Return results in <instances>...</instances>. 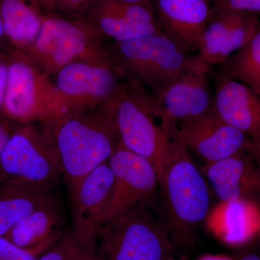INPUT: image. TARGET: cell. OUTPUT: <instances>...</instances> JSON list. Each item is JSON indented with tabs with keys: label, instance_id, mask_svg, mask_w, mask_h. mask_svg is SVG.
Here are the masks:
<instances>
[{
	"label": "cell",
	"instance_id": "cell-35",
	"mask_svg": "<svg viewBox=\"0 0 260 260\" xmlns=\"http://www.w3.org/2000/svg\"><path fill=\"white\" fill-rule=\"evenodd\" d=\"M5 36L4 28H3V20H2L1 13H0V40Z\"/></svg>",
	"mask_w": 260,
	"mask_h": 260
},
{
	"label": "cell",
	"instance_id": "cell-2",
	"mask_svg": "<svg viewBox=\"0 0 260 260\" xmlns=\"http://www.w3.org/2000/svg\"><path fill=\"white\" fill-rule=\"evenodd\" d=\"M113 104L121 145L148 160L159 179L173 145L181 137L177 123L153 93L126 80Z\"/></svg>",
	"mask_w": 260,
	"mask_h": 260
},
{
	"label": "cell",
	"instance_id": "cell-37",
	"mask_svg": "<svg viewBox=\"0 0 260 260\" xmlns=\"http://www.w3.org/2000/svg\"><path fill=\"white\" fill-rule=\"evenodd\" d=\"M169 260H172V259H169Z\"/></svg>",
	"mask_w": 260,
	"mask_h": 260
},
{
	"label": "cell",
	"instance_id": "cell-18",
	"mask_svg": "<svg viewBox=\"0 0 260 260\" xmlns=\"http://www.w3.org/2000/svg\"><path fill=\"white\" fill-rule=\"evenodd\" d=\"M245 151L241 150L201 167L202 174L210 181L220 201L256 202L259 198L260 172L251 155Z\"/></svg>",
	"mask_w": 260,
	"mask_h": 260
},
{
	"label": "cell",
	"instance_id": "cell-29",
	"mask_svg": "<svg viewBox=\"0 0 260 260\" xmlns=\"http://www.w3.org/2000/svg\"><path fill=\"white\" fill-rule=\"evenodd\" d=\"M8 82V64L0 61V111L3 110Z\"/></svg>",
	"mask_w": 260,
	"mask_h": 260
},
{
	"label": "cell",
	"instance_id": "cell-5",
	"mask_svg": "<svg viewBox=\"0 0 260 260\" xmlns=\"http://www.w3.org/2000/svg\"><path fill=\"white\" fill-rule=\"evenodd\" d=\"M172 250L167 225L154 218L146 204L103 224L94 246L96 260H169Z\"/></svg>",
	"mask_w": 260,
	"mask_h": 260
},
{
	"label": "cell",
	"instance_id": "cell-24",
	"mask_svg": "<svg viewBox=\"0 0 260 260\" xmlns=\"http://www.w3.org/2000/svg\"><path fill=\"white\" fill-rule=\"evenodd\" d=\"M37 260H96L95 253L80 245L75 240L71 233L64 234Z\"/></svg>",
	"mask_w": 260,
	"mask_h": 260
},
{
	"label": "cell",
	"instance_id": "cell-32",
	"mask_svg": "<svg viewBox=\"0 0 260 260\" xmlns=\"http://www.w3.org/2000/svg\"><path fill=\"white\" fill-rule=\"evenodd\" d=\"M122 1L126 2V3H135V4H138L143 5L149 9L153 10V7H152V0H122Z\"/></svg>",
	"mask_w": 260,
	"mask_h": 260
},
{
	"label": "cell",
	"instance_id": "cell-36",
	"mask_svg": "<svg viewBox=\"0 0 260 260\" xmlns=\"http://www.w3.org/2000/svg\"><path fill=\"white\" fill-rule=\"evenodd\" d=\"M205 1L208 2V3H210V2L212 1V0H205Z\"/></svg>",
	"mask_w": 260,
	"mask_h": 260
},
{
	"label": "cell",
	"instance_id": "cell-23",
	"mask_svg": "<svg viewBox=\"0 0 260 260\" xmlns=\"http://www.w3.org/2000/svg\"><path fill=\"white\" fill-rule=\"evenodd\" d=\"M217 69V71L244 82L260 92V28L245 47Z\"/></svg>",
	"mask_w": 260,
	"mask_h": 260
},
{
	"label": "cell",
	"instance_id": "cell-17",
	"mask_svg": "<svg viewBox=\"0 0 260 260\" xmlns=\"http://www.w3.org/2000/svg\"><path fill=\"white\" fill-rule=\"evenodd\" d=\"M213 109L223 121L254 139L260 134V92L216 71Z\"/></svg>",
	"mask_w": 260,
	"mask_h": 260
},
{
	"label": "cell",
	"instance_id": "cell-22",
	"mask_svg": "<svg viewBox=\"0 0 260 260\" xmlns=\"http://www.w3.org/2000/svg\"><path fill=\"white\" fill-rule=\"evenodd\" d=\"M0 13L5 37L18 52L28 50L39 35L44 15L28 0H0Z\"/></svg>",
	"mask_w": 260,
	"mask_h": 260
},
{
	"label": "cell",
	"instance_id": "cell-10",
	"mask_svg": "<svg viewBox=\"0 0 260 260\" xmlns=\"http://www.w3.org/2000/svg\"><path fill=\"white\" fill-rule=\"evenodd\" d=\"M108 161L114 174V185L102 225L140 205L146 204L159 184L153 166L124 148L120 142Z\"/></svg>",
	"mask_w": 260,
	"mask_h": 260
},
{
	"label": "cell",
	"instance_id": "cell-30",
	"mask_svg": "<svg viewBox=\"0 0 260 260\" xmlns=\"http://www.w3.org/2000/svg\"><path fill=\"white\" fill-rule=\"evenodd\" d=\"M246 150L249 152L260 172V134L254 139H250Z\"/></svg>",
	"mask_w": 260,
	"mask_h": 260
},
{
	"label": "cell",
	"instance_id": "cell-26",
	"mask_svg": "<svg viewBox=\"0 0 260 260\" xmlns=\"http://www.w3.org/2000/svg\"><path fill=\"white\" fill-rule=\"evenodd\" d=\"M94 0H59L54 15L66 18H80Z\"/></svg>",
	"mask_w": 260,
	"mask_h": 260
},
{
	"label": "cell",
	"instance_id": "cell-34",
	"mask_svg": "<svg viewBox=\"0 0 260 260\" xmlns=\"http://www.w3.org/2000/svg\"><path fill=\"white\" fill-rule=\"evenodd\" d=\"M239 260H260L259 254L251 253V254H246V255L242 256Z\"/></svg>",
	"mask_w": 260,
	"mask_h": 260
},
{
	"label": "cell",
	"instance_id": "cell-16",
	"mask_svg": "<svg viewBox=\"0 0 260 260\" xmlns=\"http://www.w3.org/2000/svg\"><path fill=\"white\" fill-rule=\"evenodd\" d=\"M162 32L189 51L198 54L212 10L205 0H152Z\"/></svg>",
	"mask_w": 260,
	"mask_h": 260
},
{
	"label": "cell",
	"instance_id": "cell-6",
	"mask_svg": "<svg viewBox=\"0 0 260 260\" xmlns=\"http://www.w3.org/2000/svg\"><path fill=\"white\" fill-rule=\"evenodd\" d=\"M104 39L83 17H44L35 42L22 54L47 74H57L75 61L101 62L110 59Z\"/></svg>",
	"mask_w": 260,
	"mask_h": 260
},
{
	"label": "cell",
	"instance_id": "cell-21",
	"mask_svg": "<svg viewBox=\"0 0 260 260\" xmlns=\"http://www.w3.org/2000/svg\"><path fill=\"white\" fill-rule=\"evenodd\" d=\"M61 223L59 204L49 205L29 214L5 237L15 245L39 254L60 239Z\"/></svg>",
	"mask_w": 260,
	"mask_h": 260
},
{
	"label": "cell",
	"instance_id": "cell-7",
	"mask_svg": "<svg viewBox=\"0 0 260 260\" xmlns=\"http://www.w3.org/2000/svg\"><path fill=\"white\" fill-rule=\"evenodd\" d=\"M8 64V82L3 112L24 124L51 123L66 110L49 75L22 53Z\"/></svg>",
	"mask_w": 260,
	"mask_h": 260
},
{
	"label": "cell",
	"instance_id": "cell-14",
	"mask_svg": "<svg viewBox=\"0 0 260 260\" xmlns=\"http://www.w3.org/2000/svg\"><path fill=\"white\" fill-rule=\"evenodd\" d=\"M177 124L186 146L198 153L205 164L246 150L250 141L247 135L223 121L214 109Z\"/></svg>",
	"mask_w": 260,
	"mask_h": 260
},
{
	"label": "cell",
	"instance_id": "cell-27",
	"mask_svg": "<svg viewBox=\"0 0 260 260\" xmlns=\"http://www.w3.org/2000/svg\"><path fill=\"white\" fill-rule=\"evenodd\" d=\"M212 10L229 9L251 14H260V0H212Z\"/></svg>",
	"mask_w": 260,
	"mask_h": 260
},
{
	"label": "cell",
	"instance_id": "cell-28",
	"mask_svg": "<svg viewBox=\"0 0 260 260\" xmlns=\"http://www.w3.org/2000/svg\"><path fill=\"white\" fill-rule=\"evenodd\" d=\"M29 3L44 16L54 15L59 0H28Z\"/></svg>",
	"mask_w": 260,
	"mask_h": 260
},
{
	"label": "cell",
	"instance_id": "cell-4",
	"mask_svg": "<svg viewBox=\"0 0 260 260\" xmlns=\"http://www.w3.org/2000/svg\"><path fill=\"white\" fill-rule=\"evenodd\" d=\"M109 57L128 83L154 95L196 61V55L164 32L121 42L108 47Z\"/></svg>",
	"mask_w": 260,
	"mask_h": 260
},
{
	"label": "cell",
	"instance_id": "cell-15",
	"mask_svg": "<svg viewBox=\"0 0 260 260\" xmlns=\"http://www.w3.org/2000/svg\"><path fill=\"white\" fill-rule=\"evenodd\" d=\"M211 68L196 61L155 95L166 114L178 123L203 115L213 109L209 84Z\"/></svg>",
	"mask_w": 260,
	"mask_h": 260
},
{
	"label": "cell",
	"instance_id": "cell-19",
	"mask_svg": "<svg viewBox=\"0 0 260 260\" xmlns=\"http://www.w3.org/2000/svg\"><path fill=\"white\" fill-rule=\"evenodd\" d=\"M59 204L51 186L13 179L0 185V237L29 214Z\"/></svg>",
	"mask_w": 260,
	"mask_h": 260
},
{
	"label": "cell",
	"instance_id": "cell-31",
	"mask_svg": "<svg viewBox=\"0 0 260 260\" xmlns=\"http://www.w3.org/2000/svg\"><path fill=\"white\" fill-rule=\"evenodd\" d=\"M9 128L3 123H0V157L9 140L10 135Z\"/></svg>",
	"mask_w": 260,
	"mask_h": 260
},
{
	"label": "cell",
	"instance_id": "cell-13",
	"mask_svg": "<svg viewBox=\"0 0 260 260\" xmlns=\"http://www.w3.org/2000/svg\"><path fill=\"white\" fill-rule=\"evenodd\" d=\"M81 17L103 39L114 42L162 32L153 10L122 0H94Z\"/></svg>",
	"mask_w": 260,
	"mask_h": 260
},
{
	"label": "cell",
	"instance_id": "cell-8",
	"mask_svg": "<svg viewBox=\"0 0 260 260\" xmlns=\"http://www.w3.org/2000/svg\"><path fill=\"white\" fill-rule=\"evenodd\" d=\"M0 169L13 179L50 186L56 182L62 169L49 123L25 124L12 133L0 157Z\"/></svg>",
	"mask_w": 260,
	"mask_h": 260
},
{
	"label": "cell",
	"instance_id": "cell-33",
	"mask_svg": "<svg viewBox=\"0 0 260 260\" xmlns=\"http://www.w3.org/2000/svg\"><path fill=\"white\" fill-rule=\"evenodd\" d=\"M198 260H233L230 259V258L226 257V256H221V255H210V254H208V255H204L201 256L200 259Z\"/></svg>",
	"mask_w": 260,
	"mask_h": 260
},
{
	"label": "cell",
	"instance_id": "cell-25",
	"mask_svg": "<svg viewBox=\"0 0 260 260\" xmlns=\"http://www.w3.org/2000/svg\"><path fill=\"white\" fill-rule=\"evenodd\" d=\"M37 253L15 245L5 237H0V260H37Z\"/></svg>",
	"mask_w": 260,
	"mask_h": 260
},
{
	"label": "cell",
	"instance_id": "cell-3",
	"mask_svg": "<svg viewBox=\"0 0 260 260\" xmlns=\"http://www.w3.org/2000/svg\"><path fill=\"white\" fill-rule=\"evenodd\" d=\"M158 182L172 243L185 244L208 216L210 196L202 172L191 160L181 136L173 145Z\"/></svg>",
	"mask_w": 260,
	"mask_h": 260
},
{
	"label": "cell",
	"instance_id": "cell-1",
	"mask_svg": "<svg viewBox=\"0 0 260 260\" xmlns=\"http://www.w3.org/2000/svg\"><path fill=\"white\" fill-rule=\"evenodd\" d=\"M49 124L70 192L108 161L120 142L113 99L98 109L66 113Z\"/></svg>",
	"mask_w": 260,
	"mask_h": 260
},
{
	"label": "cell",
	"instance_id": "cell-12",
	"mask_svg": "<svg viewBox=\"0 0 260 260\" xmlns=\"http://www.w3.org/2000/svg\"><path fill=\"white\" fill-rule=\"evenodd\" d=\"M260 28L257 15L212 10L197 57L210 68L220 66L245 47Z\"/></svg>",
	"mask_w": 260,
	"mask_h": 260
},
{
	"label": "cell",
	"instance_id": "cell-20",
	"mask_svg": "<svg viewBox=\"0 0 260 260\" xmlns=\"http://www.w3.org/2000/svg\"><path fill=\"white\" fill-rule=\"evenodd\" d=\"M206 224L223 242L239 245L260 232V208L250 200L220 201L208 213Z\"/></svg>",
	"mask_w": 260,
	"mask_h": 260
},
{
	"label": "cell",
	"instance_id": "cell-9",
	"mask_svg": "<svg viewBox=\"0 0 260 260\" xmlns=\"http://www.w3.org/2000/svg\"><path fill=\"white\" fill-rule=\"evenodd\" d=\"M125 82L110 59L70 63L58 72L55 85L69 113L103 107L116 96Z\"/></svg>",
	"mask_w": 260,
	"mask_h": 260
},
{
	"label": "cell",
	"instance_id": "cell-11",
	"mask_svg": "<svg viewBox=\"0 0 260 260\" xmlns=\"http://www.w3.org/2000/svg\"><path fill=\"white\" fill-rule=\"evenodd\" d=\"M114 174L109 161L89 173L70 192L72 227L70 232L80 245L94 251L95 236L110 200Z\"/></svg>",
	"mask_w": 260,
	"mask_h": 260
}]
</instances>
